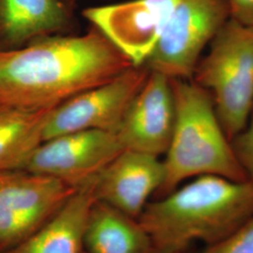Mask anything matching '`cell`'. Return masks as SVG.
<instances>
[{
    "label": "cell",
    "mask_w": 253,
    "mask_h": 253,
    "mask_svg": "<svg viewBox=\"0 0 253 253\" xmlns=\"http://www.w3.org/2000/svg\"><path fill=\"white\" fill-rule=\"evenodd\" d=\"M132 64L93 28L0 50V107L53 108L112 80Z\"/></svg>",
    "instance_id": "6da1fadb"
},
{
    "label": "cell",
    "mask_w": 253,
    "mask_h": 253,
    "mask_svg": "<svg viewBox=\"0 0 253 253\" xmlns=\"http://www.w3.org/2000/svg\"><path fill=\"white\" fill-rule=\"evenodd\" d=\"M253 215V184L204 174L150 202L138 217L158 253H186L190 245L215 244Z\"/></svg>",
    "instance_id": "7a4b0ae2"
},
{
    "label": "cell",
    "mask_w": 253,
    "mask_h": 253,
    "mask_svg": "<svg viewBox=\"0 0 253 253\" xmlns=\"http://www.w3.org/2000/svg\"><path fill=\"white\" fill-rule=\"evenodd\" d=\"M171 84L175 120L163 161L165 179L157 198L172 192L182 181L204 174L248 181L217 118L211 93L193 80L171 79Z\"/></svg>",
    "instance_id": "3957f363"
},
{
    "label": "cell",
    "mask_w": 253,
    "mask_h": 253,
    "mask_svg": "<svg viewBox=\"0 0 253 253\" xmlns=\"http://www.w3.org/2000/svg\"><path fill=\"white\" fill-rule=\"evenodd\" d=\"M191 80L211 93L230 140L243 130L253 110V27L229 19L200 58Z\"/></svg>",
    "instance_id": "277c9868"
},
{
    "label": "cell",
    "mask_w": 253,
    "mask_h": 253,
    "mask_svg": "<svg viewBox=\"0 0 253 253\" xmlns=\"http://www.w3.org/2000/svg\"><path fill=\"white\" fill-rule=\"evenodd\" d=\"M229 19L226 0H176L145 66L171 79L191 80L201 53Z\"/></svg>",
    "instance_id": "5b68a950"
},
{
    "label": "cell",
    "mask_w": 253,
    "mask_h": 253,
    "mask_svg": "<svg viewBox=\"0 0 253 253\" xmlns=\"http://www.w3.org/2000/svg\"><path fill=\"white\" fill-rule=\"evenodd\" d=\"M77 190L22 169L0 172V253L33 235Z\"/></svg>",
    "instance_id": "8992f818"
},
{
    "label": "cell",
    "mask_w": 253,
    "mask_h": 253,
    "mask_svg": "<svg viewBox=\"0 0 253 253\" xmlns=\"http://www.w3.org/2000/svg\"><path fill=\"white\" fill-rule=\"evenodd\" d=\"M149 73L145 65L131 66L112 80L83 91L57 105L47 120L43 141L88 129L117 132Z\"/></svg>",
    "instance_id": "52a82bcc"
},
{
    "label": "cell",
    "mask_w": 253,
    "mask_h": 253,
    "mask_svg": "<svg viewBox=\"0 0 253 253\" xmlns=\"http://www.w3.org/2000/svg\"><path fill=\"white\" fill-rule=\"evenodd\" d=\"M124 149L118 133L88 129L43 141L22 168L79 189L96 179Z\"/></svg>",
    "instance_id": "ba28073f"
},
{
    "label": "cell",
    "mask_w": 253,
    "mask_h": 253,
    "mask_svg": "<svg viewBox=\"0 0 253 253\" xmlns=\"http://www.w3.org/2000/svg\"><path fill=\"white\" fill-rule=\"evenodd\" d=\"M175 2L130 0L86 8L83 15L132 66H142L157 45Z\"/></svg>",
    "instance_id": "9c48e42d"
},
{
    "label": "cell",
    "mask_w": 253,
    "mask_h": 253,
    "mask_svg": "<svg viewBox=\"0 0 253 253\" xmlns=\"http://www.w3.org/2000/svg\"><path fill=\"white\" fill-rule=\"evenodd\" d=\"M174 120L171 79L150 71L126 110L117 133L124 149L160 157L168 150Z\"/></svg>",
    "instance_id": "30bf717a"
},
{
    "label": "cell",
    "mask_w": 253,
    "mask_h": 253,
    "mask_svg": "<svg viewBox=\"0 0 253 253\" xmlns=\"http://www.w3.org/2000/svg\"><path fill=\"white\" fill-rule=\"evenodd\" d=\"M164 179L165 166L159 157L125 149L96 177L94 196L138 219Z\"/></svg>",
    "instance_id": "8fae6325"
},
{
    "label": "cell",
    "mask_w": 253,
    "mask_h": 253,
    "mask_svg": "<svg viewBox=\"0 0 253 253\" xmlns=\"http://www.w3.org/2000/svg\"><path fill=\"white\" fill-rule=\"evenodd\" d=\"M71 11L63 0H0V50L64 34L72 26Z\"/></svg>",
    "instance_id": "7c38bea8"
},
{
    "label": "cell",
    "mask_w": 253,
    "mask_h": 253,
    "mask_svg": "<svg viewBox=\"0 0 253 253\" xmlns=\"http://www.w3.org/2000/svg\"><path fill=\"white\" fill-rule=\"evenodd\" d=\"M94 181L79 188L33 235L5 253H83L86 219L96 201Z\"/></svg>",
    "instance_id": "4fadbf2b"
},
{
    "label": "cell",
    "mask_w": 253,
    "mask_h": 253,
    "mask_svg": "<svg viewBox=\"0 0 253 253\" xmlns=\"http://www.w3.org/2000/svg\"><path fill=\"white\" fill-rule=\"evenodd\" d=\"M84 250L87 253H158L137 218L97 200L86 219Z\"/></svg>",
    "instance_id": "5bb4252c"
},
{
    "label": "cell",
    "mask_w": 253,
    "mask_h": 253,
    "mask_svg": "<svg viewBox=\"0 0 253 253\" xmlns=\"http://www.w3.org/2000/svg\"><path fill=\"white\" fill-rule=\"evenodd\" d=\"M53 108L0 107V172L22 169L39 145Z\"/></svg>",
    "instance_id": "9a60e30c"
},
{
    "label": "cell",
    "mask_w": 253,
    "mask_h": 253,
    "mask_svg": "<svg viewBox=\"0 0 253 253\" xmlns=\"http://www.w3.org/2000/svg\"><path fill=\"white\" fill-rule=\"evenodd\" d=\"M196 253H253V215L224 239Z\"/></svg>",
    "instance_id": "2e32d148"
},
{
    "label": "cell",
    "mask_w": 253,
    "mask_h": 253,
    "mask_svg": "<svg viewBox=\"0 0 253 253\" xmlns=\"http://www.w3.org/2000/svg\"><path fill=\"white\" fill-rule=\"evenodd\" d=\"M231 145L247 179L253 184V112L244 129L231 139Z\"/></svg>",
    "instance_id": "e0dca14e"
},
{
    "label": "cell",
    "mask_w": 253,
    "mask_h": 253,
    "mask_svg": "<svg viewBox=\"0 0 253 253\" xmlns=\"http://www.w3.org/2000/svg\"><path fill=\"white\" fill-rule=\"evenodd\" d=\"M230 18L241 25L253 27V0H226Z\"/></svg>",
    "instance_id": "ac0fdd59"
},
{
    "label": "cell",
    "mask_w": 253,
    "mask_h": 253,
    "mask_svg": "<svg viewBox=\"0 0 253 253\" xmlns=\"http://www.w3.org/2000/svg\"><path fill=\"white\" fill-rule=\"evenodd\" d=\"M64 3L69 7V9H73L74 5L76 4L77 0H63Z\"/></svg>",
    "instance_id": "d6986e66"
},
{
    "label": "cell",
    "mask_w": 253,
    "mask_h": 253,
    "mask_svg": "<svg viewBox=\"0 0 253 253\" xmlns=\"http://www.w3.org/2000/svg\"><path fill=\"white\" fill-rule=\"evenodd\" d=\"M86 253V252H85V251H84V252H83V253Z\"/></svg>",
    "instance_id": "ffe728a7"
},
{
    "label": "cell",
    "mask_w": 253,
    "mask_h": 253,
    "mask_svg": "<svg viewBox=\"0 0 253 253\" xmlns=\"http://www.w3.org/2000/svg\"></svg>",
    "instance_id": "44dd1931"
}]
</instances>
